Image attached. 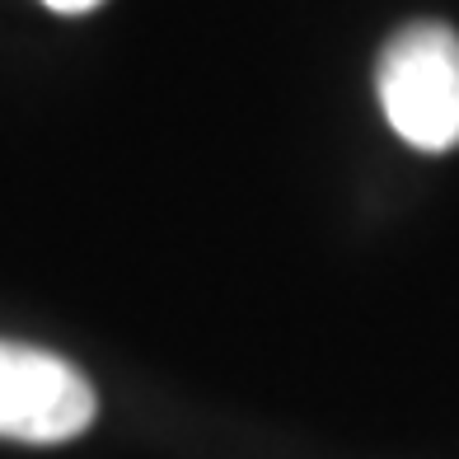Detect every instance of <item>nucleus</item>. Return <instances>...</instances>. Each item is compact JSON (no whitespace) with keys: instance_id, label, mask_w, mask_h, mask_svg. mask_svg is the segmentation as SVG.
<instances>
[{"instance_id":"1","label":"nucleus","mask_w":459,"mask_h":459,"mask_svg":"<svg viewBox=\"0 0 459 459\" xmlns=\"http://www.w3.org/2000/svg\"><path fill=\"white\" fill-rule=\"evenodd\" d=\"M380 103L412 151L459 145V33L450 24H408L380 52Z\"/></svg>"},{"instance_id":"3","label":"nucleus","mask_w":459,"mask_h":459,"mask_svg":"<svg viewBox=\"0 0 459 459\" xmlns=\"http://www.w3.org/2000/svg\"><path fill=\"white\" fill-rule=\"evenodd\" d=\"M48 10H61V14H85V10H94L99 0H43Z\"/></svg>"},{"instance_id":"2","label":"nucleus","mask_w":459,"mask_h":459,"mask_svg":"<svg viewBox=\"0 0 459 459\" xmlns=\"http://www.w3.org/2000/svg\"><path fill=\"white\" fill-rule=\"evenodd\" d=\"M94 385L66 357L0 338V436L24 446L75 441L94 422Z\"/></svg>"}]
</instances>
